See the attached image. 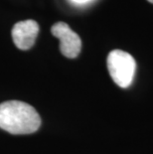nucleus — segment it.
Here are the masks:
<instances>
[{"instance_id": "7ed1b4c3", "label": "nucleus", "mask_w": 153, "mask_h": 154, "mask_svg": "<svg viewBox=\"0 0 153 154\" xmlns=\"http://www.w3.org/2000/svg\"><path fill=\"white\" fill-rule=\"evenodd\" d=\"M51 32L53 36L60 40V50L65 57L74 59L79 56L82 49V40L67 23H56L52 26Z\"/></svg>"}, {"instance_id": "423d86ee", "label": "nucleus", "mask_w": 153, "mask_h": 154, "mask_svg": "<svg viewBox=\"0 0 153 154\" xmlns=\"http://www.w3.org/2000/svg\"><path fill=\"white\" fill-rule=\"evenodd\" d=\"M148 2H150V3H153V0H147Z\"/></svg>"}, {"instance_id": "39448f33", "label": "nucleus", "mask_w": 153, "mask_h": 154, "mask_svg": "<svg viewBox=\"0 0 153 154\" xmlns=\"http://www.w3.org/2000/svg\"><path fill=\"white\" fill-rule=\"evenodd\" d=\"M70 1L77 5H84V4H87V3L92 2L93 0H70Z\"/></svg>"}, {"instance_id": "f257e3e1", "label": "nucleus", "mask_w": 153, "mask_h": 154, "mask_svg": "<svg viewBox=\"0 0 153 154\" xmlns=\"http://www.w3.org/2000/svg\"><path fill=\"white\" fill-rule=\"evenodd\" d=\"M41 125V117L30 104L20 100L0 103V128L11 134H30Z\"/></svg>"}, {"instance_id": "20e7f679", "label": "nucleus", "mask_w": 153, "mask_h": 154, "mask_svg": "<svg viewBox=\"0 0 153 154\" xmlns=\"http://www.w3.org/2000/svg\"><path fill=\"white\" fill-rule=\"evenodd\" d=\"M39 33V25L34 20H25L16 23L12 29V38L15 46L20 50L33 47Z\"/></svg>"}, {"instance_id": "f03ea898", "label": "nucleus", "mask_w": 153, "mask_h": 154, "mask_svg": "<svg viewBox=\"0 0 153 154\" xmlns=\"http://www.w3.org/2000/svg\"><path fill=\"white\" fill-rule=\"evenodd\" d=\"M107 69L113 82L122 88H128L134 79L136 63L127 52L113 50L107 56Z\"/></svg>"}]
</instances>
